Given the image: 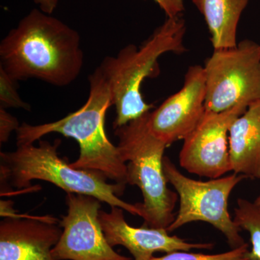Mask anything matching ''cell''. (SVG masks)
I'll use <instances>...</instances> for the list:
<instances>
[{
	"mask_svg": "<svg viewBox=\"0 0 260 260\" xmlns=\"http://www.w3.org/2000/svg\"><path fill=\"white\" fill-rule=\"evenodd\" d=\"M79 34L42 10L34 9L0 44V68L13 78L70 85L84 64Z\"/></svg>",
	"mask_w": 260,
	"mask_h": 260,
	"instance_id": "1",
	"label": "cell"
},
{
	"mask_svg": "<svg viewBox=\"0 0 260 260\" xmlns=\"http://www.w3.org/2000/svg\"><path fill=\"white\" fill-rule=\"evenodd\" d=\"M147 113L126 125L116 128L118 149L126 164V181L139 187L143 203V226L167 229L175 219L177 193L168 187L164 170V153L168 145L152 133Z\"/></svg>",
	"mask_w": 260,
	"mask_h": 260,
	"instance_id": "5",
	"label": "cell"
},
{
	"mask_svg": "<svg viewBox=\"0 0 260 260\" xmlns=\"http://www.w3.org/2000/svg\"><path fill=\"white\" fill-rule=\"evenodd\" d=\"M36 4L39 5L40 9L47 14H52L57 7L58 0H34Z\"/></svg>",
	"mask_w": 260,
	"mask_h": 260,
	"instance_id": "20",
	"label": "cell"
},
{
	"mask_svg": "<svg viewBox=\"0 0 260 260\" xmlns=\"http://www.w3.org/2000/svg\"><path fill=\"white\" fill-rule=\"evenodd\" d=\"M18 119L10 114L7 109L0 108V142L6 143L10 135L19 128Z\"/></svg>",
	"mask_w": 260,
	"mask_h": 260,
	"instance_id": "18",
	"label": "cell"
},
{
	"mask_svg": "<svg viewBox=\"0 0 260 260\" xmlns=\"http://www.w3.org/2000/svg\"><path fill=\"white\" fill-rule=\"evenodd\" d=\"M234 221L241 230L249 233L251 244L247 257L249 260H260V208L244 198L237 200L234 208Z\"/></svg>",
	"mask_w": 260,
	"mask_h": 260,
	"instance_id": "15",
	"label": "cell"
},
{
	"mask_svg": "<svg viewBox=\"0 0 260 260\" xmlns=\"http://www.w3.org/2000/svg\"><path fill=\"white\" fill-rule=\"evenodd\" d=\"M205 94L204 68L190 67L181 90L150 112L149 126L153 134L168 146L185 139L204 115Z\"/></svg>",
	"mask_w": 260,
	"mask_h": 260,
	"instance_id": "10",
	"label": "cell"
},
{
	"mask_svg": "<svg viewBox=\"0 0 260 260\" xmlns=\"http://www.w3.org/2000/svg\"><path fill=\"white\" fill-rule=\"evenodd\" d=\"M259 51H260V45H259Z\"/></svg>",
	"mask_w": 260,
	"mask_h": 260,
	"instance_id": "22",
	"label": "cell"
},
{
	"mask_svg": "<svg viewBox=\"0 0 260 260\" xmlns=\"http://www.w3.org/2000/svg\"><path fill=\"white\" fill-rule=\"evenodd\" d=\"M204 16L214 50L237 47L238 23L249 0H191Z\"/></svg>",
	"mask_w": 260,
	"mask_h": 260,
	"instance_id": "14",
	"label": "cell"
},
{
	"mask_svg": "<svg viewBox=\"0 0 260 260\" xmlns=\"http://www.w3.org/2000/svg\"><path fill=\"white\" fill-rule=\"evenodd\" d=\"M61 141L53 144L39 140L34 144L19 145L13 152H1V181L17 189L30 187V181L38 179L51 183L66 192L89 195L112 207H119L133 215H143L139 203L130 204L121 200L125 186L108 184L100 173L72 167L57 153Z\"/></svg>",
	"mask_w": 260,
	"mask_h": 260,
	"instance_id": "4",
	"label": "cell"
},
{
	"mask_svg": "<svg viewBox=\"0 0 260 260\" xmlns=\"http://www.w3.org/2000/svg\"><path fill=\"white\" fill-rule=\"evenodd\" d=\"M186 24L181 15L167 20L138 49L134 44L123 48L116 56H107L99 67L107 80L116 108L114 129L150 112L154 106L145 102L141 86L145 78L158 75V59L167 52L186 51Z\"/></svg>",
	"mask_w": 260,
	"mask_h": 260,
	"instance_id": "3",
	"label": "cell"
},
{
	"mask_svg": "<svg viewBox=\"0 0 260 260\" xmlns=\"http://www.w3.org/2000/svg\"><path fill=\"white\" fill-rule=\"evenodd\" d=\"M246 109L238 106L221 113L205 110L198 125L184 140L179 153L181 167L187 172L210 179L232 172L229 129Z\"/></svg>",
	"mask_w": 260,
	"mask_h": 260,
	"instance_id": "9",
	"label": "cell"
},
{
	"mask_svg": "<svg viewBox=\"0 0 260 260\" xmlns=\"http://www.w3.org/2000/svg\"><path fill=\"white\" fill-rule=\"evenodd\" d=\"M99 220L109 244L112 247L124 246L134 260H150L156 252L211 249L214 246L213 243L186 242L177 236L169 235L167 229L132 226L119 207H112L109 213L101 210Z\"/></svg>",
	"mask_w": 260,
	"mask_h": 260,
	"instance_id": "12",
	"label": "cell"
},
{
	"mask_svg": "<svg viewBox=\"0 0 260 260\" xmlns=\"http://www.w3.org/2000/svg\"><path fill=\"white\" fill-rule=\"evenodd\" d=\"M254 203H255V204L257 205V206H259L260 208V195L259 196H258L257 198H256V200H254Z\"/></svg>",
	"mask_w": 260,
	"mask_h": 260,
	"instance_id": "21",
	"label": "cell"
},
{
	"mask_svg": "<svg viewBox=\"0 0 260 260\" xmlns=\"http://www.w3.org/2000/svg\"><path fill=\"white\" fill-rule=\"evenodd\" d=\"M88 81L89 95L83 107L53 122L39 125L23 123L16 131L17 146L34 144L44 135L59 133L73 138L79 145V157L70 162L72 167L100 173L107 179L126 186V164L105 131L106 114L113 106L110 89L99 68L89 75Z\"/></svg>",
	"mask_w": 260,
	"mask_h": 260,
	"instance_id": "2",
	"label": "cell"
},
{
	"mask_svg": "<svg viewBox=\"0 0 260 260\" xmlns=\"http://www.w3.org/2000/svg\"><path fill=\"white\" fill-rule=\"evenodd\" d=\"M205 110L221 113L260 102L259 45L242 41L232 49L214 50L204 67Z\"/></svg>",
	"mask_w": 260,
	"mask_h": 260,
	"instance_id": "7",
	"label": "cell"
},
{
	"mask_svg": "<svg viewBox=\"0 0 260 260\" xmlns=\"http://www.w3.org/2000/svg\"><path fill=\"white\" fill-rule=\"evenodd\" d=\"M67 215L61 216L59 242L52 249L57 260H132L114 250L99 220L100 200L89 195L67 192Z\"/></svg>",
	"mask_w": 260,
	"mask_h": 260,
	"instance_id": "8",
	"label": "cell"
},
{
	"mask_svg": "<svg viewBox=\"0 0 260 260\" xmlns=\"http://www.w3.org/2000/svg\"><path fill=\"white\" fill-rule=\"evenodd\" d=\"M164 10L167 18L181 15L184 10V0H153Z\"/></svg>",
	"mask_w": 260,
	"mask_h": 260,
	"instance_id": "19",
	"label": "cell"
},
{
	"mask_svg": "<svg viewBox=\"0 0 260 260\" xmlns=\"http://www.w3.org/2000/svg\"><path fill=\"white\" fill-rule=\"evenodd\" d=\"M49 216L12 214L0 222V260H57L52 249L62 230Z\"/></svg>",
	"mask_w": 260,
	"mask_h": 260,
	"instance_id": "11",
	"label": "cell"
},
{
	"mask_svg": "<svg viewBox=\"0 0 260 260\" xmlns=\"http://www.w3.org/2000/svg\"><path fill=\"white\" fill-rule=\"evenodd\" d=\"M17 82L0 68V108H17L30 111V105L22 100L18 94Z\"/></svg>",
	"mask_w": 260,
	"mask_h": 260,
	"instance_id": "17",
	"label": "cell"
},
{
	"mask_svg": "<svg viewBox=\"0 0 260 260\" xmlns=\"http://www.w3.org/2000/svg\"><path fill=\"white\" fill-rule=\"evenodd\" d=\"M232 172L260 180V102L237 118L229 133Z\"/></svg>",
	"mask_w": 260,
	"mask_h": 260,
	"instance_id": "13",
	"label": "cell"
},
{
	"mask_svg": "<svg viewBox=\"0 0 260 260\" xmlns=\"http://www.w3.org/2000/svg\"><path fill=\"white\" fill-rule=\"evenodd\" d=\"M248 251L249 244L245 243L239 247L220 254H207L177 251L167 253L161 256H153L150 260H249L247 257Z\"/></svg>",
	"mask_w": 260,
	"mask_h": 260,
	"instance_id": "16",
	"label": "cell"
},
{
	"mask_svg": "<svg viewBox=\"0 0 260 260\" xmlns=\"http://www.w3.org/2000/svg\"><path fill=\"white\" fill-rule=\"evenodd\" d=\"M164 170L168 182L177 193L179 208L169 233L191 222L210 224L225 236L232 249L245 244L241 229L229 212V200L232 191L246 179L236 173L208 181L195 180L183 174L168 157L164 158Z\"/></svg>",
	"mask_w": 260,
	"mask_h": 260,
	"instance_id": "6",
	"label": "cell"
}]
</instances>
